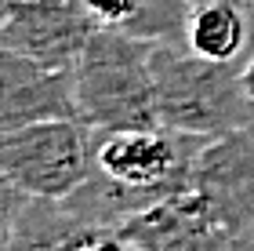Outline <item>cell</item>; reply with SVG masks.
<instances>
[{
    "label": "cell",
    "instance_id": "1",
    "mask_svg": "<svg viewBox=\"0 0 254 251\" xmlns=\"http://www.w3.org/2000/svg\"><path fill=\"white\" fill-rule=\"evenodd\" d=\"M153 84L156 117L171 131L196 139H218L254 120L240 66L214 62L186 48V40L153 44Z\"/></svg>",
    "mask_w": 254,
    "mask_h": 251
},
{
    "label": "cell",
    "instance_id": "2",
    "mask_svg": "<svg viewBox=\"0 0 254 251\" xmlns=\"http://www.w3.org/2000/svg\"><path fill=\"white\" fill-rule=\"evenodd\" d=\"M76 106L91 128H164L156 117L153 44L98 26L76 59Z\"/></svg>",
    "mask_w": 254,
    "mask_h": 251
},
{
    "label": "cell",
    "instance_id": "3",
    "mask_svg": "<svg viewBox=\"0 0 254 251\" xmlns=\"http://www.w3.org/2000/svg\"><path fill=\"white\" fill-rule=\"evenodd\" d=\"M207 139L171 128H95L91 171L134 193L145 208L192 186Z\"/></svg>",
    "mask_w": 254,
    "mask_h": 251
},
{
    "label": "cell",
    "instance_id": "4",
    "mask_svg": "<svg viewBox=\"0 0 254 251\" xmlns=\"http://www.w3.org/2000/svg\"><path fill=\"white\" fill-rule=\"evenodd\" d=\"M95 128L84 120H37L0 135V171L29 197L65 200L91 175Z\"/></svg>",
    "mask_w": 254,
    "mask_h": 251
},
{
    "label": "cell",
    "instance_id": "5",
    "mask_svg": "<svg viewBox=\"0 0 254 251\" xmlns=\"http://www.w3.org/2000/svg\"><path fill=\"white\" fill-rule=\"evenodd\" d=\"M138 251H222L236 237L196 186L171 193L120 226Z\"/></svg>",
    "mask_w": 254,
    "mask_h": 251
},
{
    "label": "cell",
    "instance_id": "6",
    "mask_svg": "<svg viewBox=\"0 0 254 251\" xmlns=\"http://www.w3.org/2000/svg\"><path fill=\"white\" fill-rule=\"evenodd\" d=\"M62 117L80 120L76 66H48L22 51H0V131Z\"/></svg>",
    "mask_w": 254,
    "mask_h": 251
},
{
    "label": "cell",
    "instance_id": "7",
    "mask_svg": "<svg viewBox=\"0 0 254 251\" xmlns=\"http://www.w3.org/2000/svg\"><path fill=\"white\" fill-rule=\"evenodd\" d=\"M192 186L218 208L233 237H254V120L207 139Z\"/></svg>",
    "mask_w": 254,
    "mask_h": 251
},
{
    "label": "cell",
    "instance_id": "8",
    "mask_svg": "<svg viewBox=\"0 0 254 251\" xmlns=\"http://www.w3.org/2000/svg\"><path fill=\"white\" fill-rule=\"evenodd\" d=\"M95 29L98 26L84 11V4L4 0V48L48 66H76Z\"/></svg>",
    "mask_w": 254,
    "mask_h": 251
},
{
    "label": "cell",
    "instance_id": "9",
    "mask_svg": "<svg viewBox=\"0 0 254 251\" xmlns=\"http://www.w3.org/2000/svg\"><path fill=\"white\" fill-rule=\"evenodd\" d=\"M102 226L84 222L62 200L29 197L4 178V251H80Z\"/></svg>",
    "mask_w": 254,
    "mask_h": 251
},
{
    "label": "cell",
    "instance_id": "10",
    "mask_svg": "<svg viewBox=\"0 0 254 251\" xmlns=\"http://www.w3.org/2000/svg\"><path fill=\"white\" fill-rule=\"evenodd\" d=\"M186 48L214 62L244 66L254 55V18L236 0H203L189 7Z\"/></svg>",
    "mask_w": 254,
    "mask_h": 251
},
{
    "label": "cell",
    "instance_id": "11",
    "mask_svg": "<svg viewBox=\"0 0 254 251\" xmlns=\"http://www.w3.org/2000/svg\"><path fill=\"white\" fill-rule=\"evenodd\" d=\"M95 26H109L149 44L186 40L189 0H84Z\"/></svg>",
    "mask_w": 254,
    "mask_h": 251
},
{
    "label": "cell",
    "instance_id": "12",
    "mask_svg": "<svg viewBox=\"0 0 254 251\" xmlns=\"http://www.w3.org/2000/svg\"><path fill=\"white\" fill-rule=\"evenodd\" d=\"M80 251H138L120 230H95L87 237L84 244H80Z\"/></svg>",
    "mask_w": 254,
    "mask_h": 251
},
{
    "label": "cell",
    "instance_id": "13",
    "mask_svg": "<svg viewBox=\"0 0 254 251\" xmlns=\"http://www.w3.org/2000/svg\"><path fill=\"white\" fill-rule=\"evenodd\" d=\"M240 81H244V91H247V98L254 102V55L240 66Z\"/></svg>",
    "mask_w": 254,
    "mask_h": 251
},
{
    "label": "cell",
    "instance_id": "14",
    "mask_svg": "<svg viewBox=\"0 0 254 251\" xmlns=\"http://www.w3.org/2000/svg\"><path fill=\"white\" fill-rule=\"evenodd\" d=\"M222 251H254V237H236V241L225 244Z\"/></svg>",
    "mask_w": 254,
    "mask_h": 251
}]
</instances>
